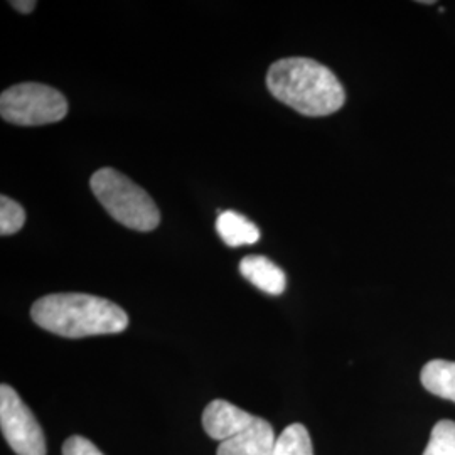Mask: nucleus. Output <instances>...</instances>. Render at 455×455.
<instances>
[{"instance_id": "1", "label": "nucleus", "mask_w": 455, "mask_h": 455, "mask_svg": "<svg viewBox=\"0 0 455 455\" xmlns=\"http://www.w3.org/2000/svg\"><path fill=\"white\" fill-rule=\"evenodd\" d=\"M267 88L283 105L306 116H327L341 110L346 92L338 76L309 58H283L270 66Z\"/></svg>"}, {"instance_id": "2", "label": "nucleus", "mask_w": 455, "mask_h": 455, "mask_svg": "<svg viewBox=\"0 0 455 455\" xmlns=\"http://www.w3.org/2000/svg\"><path fill=\"white\" fill-rule=\"evenodd\" d=\"M34 323L63 338L120 334L129 327L127 312L112 300L88 293H51L34 302Z\"/></svg>"}, {"instance_id": "3", "label": "nucleus", "mask_w": 455, "mask_h": 455, "mask_svg": "<svg viewBox=\"0 0 455 455\" xmlns=\"http://www.w3.org/2000/svg\"><path fill=\"white\" fill-rule=\"evenodd\" d=\"M90 188L100 204L124 227L135 231H152L161 223V212L146 189L112 167L97 171Z\"/></svg>"}, {"instance_id": "4", "label": "nucleus", "mask_w": 455, "mask_h": 455, "mask_svg": "<svg viewBox=\"0 0 455 455\" xmlns=\"http://www.w3.org/2000/svg\"><path fill=\"white\" fill-rule=\"evenodd\" d=\"M68 114L61 92L41 83H20L2 92L0 115L5 122L20 127L56 124Z\"/></svg>"}, {"instance_id": "5", "label": "nucleus", "mask_w": 455, "mask_h": 455, "mask_svg": "<svg viewBox=\"0 0 455 455\" xmlns=\"http://www.w3.org/2000/svg\"><path fill=\"white\" fill-rule=\"evenodd\" d=\"M0 428L17 455H46V437L41 425L9 385L0 387Z\"/></svg>"}, {"instance_id": "6", "label": "nucleus", "mask_w": 455, "mask_h": 455, "mask_svg": "<svg viewBox=\"0 0 455 455\" xmlns=\"http://www.w3.org/2000/svg\"><path fill=\"white\" fill-rule=\"evenodd\" d=\"M257 417L227 400H214L203 413L204 432L214 440L227 442L250 428Z\"/></svg>"}, {"instance_id": "7", "label": "nucleus", "mask_w": 455, "mask_h": 455, "mask_svg": "<svg viewBox=\"0 0 455 455\" xmlns=\"http://www.w3.org/2000/svg\"><path fill=\"white\" fill-rule=\"evenodd\" d=\"M275 443L274 427L257 417V420L243 434L221 442L218 447V455H272Z\"/></svg>"}, {"instance_id": "8", "label": "nucleus", "mask_w": 455, "mask_h": 455, "mask_svg": "<svg viewBox=\"0 0 455 455\" xmlns=\"http://www.w3.org/2000/svg\"><path fill=\"white\" fill-rule=\"evenodd\" d=\"M240 274L259 291L270 295H280L287 287V276L283 270L274 261L260 255L244 257L240 263Z\"/></svg>"}, {"instance_id": "9", "label": "nucleus", "mask_w": 455, "mask_h": 455, "mask_svg": "<svg viewBox=\"0 0 455 455\" xmlns=\"http://www.w3.org/2000/svg\"><path fill=\"white\" fill-rule=\"evenodd\" d=\"M216 229L221 240L229 248H238L244 244L257 243L260 240V229L259 227L244 218L243 214L236 212H220Z\"/></svg>"}, {"instance_id": "10", "label": "nucleus", "mask_w": 455, "mask_h": 455, "mask_svg": "<svg viewBox=\"0 0 455 455\" xmlns=\"http://www.w3.org/2000/svg\"><path fill=\"white\" fill-rule=\"evenodd\" d=\"M423 388L443 400L455 403V363L445 359H434L423 366Z\"/></svg>"}, {"instance_id": "11", "label": "nucleus", "mask_w": 455, "mask_h": 455, "mask_svg": "<svg viewBox=\"0 0 455 455\" xmlns=\"http://www.w3.org/2000/svg\"><path fill=\"white\" fill-rule=\"evenodd\" d=\"M272 455H314L307 428L302 423L289 425L278 435Z\"/></svg>"}, {"instance_id": "12", "label": "nucleus", "mask_w": 455, "mask_h": 455, "mask_svg": "<svg viewBox=\"0 0 455 455\" xmlns=\"http://www.w3.org/2000/svg\"><path fill=\"white\" fill-rule=\"evenodd\" d=\"M423 455H455V422L440 420L435 423Z\"/></svg>"}, {"instance_id": "13", "label": "nucleus", "mask_w": 455, "mask_h": 455, "mask_svg": "<svg viewBox=\"0 0 455 455\" xmlns=\"http://www.w3.org/2000/svg\"><path fill=\"white\" fill-rule=\"evenodd\" d=\"M26 223L24 208L14 199L2 196L0 197V235L11 236L20 231Z\"/></svg>"}, {"instance_id": "14", "label": "nucleus", "mask_w": 455, "mask_h": 455, "mask_svg": "<svg viewBox=\"0 0 455 455\" xmlns=\"http://www.w3.org/2000/svg\"><path fill=\"white\" fill-rule=\"evenodd\" d=\"M63 455H105L92 440L73 435L63 445Z\"/></svg>"}, {"instance_id": "15", "label": "nucleus", "mask_w": 455, "mask_h": 455, "mask_svg": "<svg viewBox=\"0 0 455 455\" xmlns=\"http://www.w3.org/2000/svg\"><path fill=\"white\" fill-rule=\"evenodd\" d=\"M11 5H12L16 11H19V12H22V14H29V12H33L37 4L33 2V0H26V2L14 0V2H11Z\"/></svg>"}]
</instances>
